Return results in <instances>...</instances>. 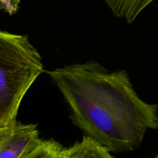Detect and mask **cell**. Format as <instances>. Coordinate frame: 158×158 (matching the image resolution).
Returning <instances> with one entry per match:
<instances>
[{
    "label": "cell",
    "mask_w": 158,
    "mask_h": 158,
    "mask_svg": "<svg viewBox=\"0 0 158 158\" xmlns=\"http://www.w3.org/2000/svg\"><path fill=\"white\" fill-rule=\"evenodd\" d=\"M154 158H158V154H157V155H156V157H154Z\"/></svg>",
    "instance_id": "8"
},
{
    "label": "cell",
    "mask_w": 158,
    "mask_h": 158,
    "mask_svg": "<svg viewBox=\"0 0 158 158\" xmlns=\"http://www.w3.org/2000/svg\"><path fill=\"white\" fill-rule=\"evenodd\" d=\"M61 158H116L106 148L84 135L81 140L63 148Z\"/></svg>",
    "instance_id": "4"
},
{
    "label": "cell",
    "mask_w": 158,
    "mask_h": 158,
    "mask_svg": "<svg viewBox=\"0 0 158 158\" xmlns=\"http://www.w3.org/2000/svg\"><path fill=\"white\" fill-rule=\"evenodd\" d=\"M70 112L73 123L111 153L131 152L149 130L158 129V104L143 101L125 70L95 61L48 71Z\"/></svg>",
    "instance_id": "1"
},
{
    "label": "cell",
    "mask_w": 158,
    "mask_h": 158,
    "mask_svg": "<svg viewBox=\"0 0 158 158\" xmlns=\"http://www.w3.org/2000/svg\"><path fill=\"white\" fill-rule=\"evenodd\" d=\"M44 72L43 58L27 35L0 29V134L15 123L25 95Z\"/></svg>",
    "instance_id": "2"
},
{
    "label": "cell",
    "mask_w": 158,
    "mask_h": 158,
    "mask_svg": "<svg viewBox=\"0 0 158 158\" xmlns=\"http://www.w3.org/2000/svg\"><path fill=\"white\" fill-rule=\"evenodd\" d=\"M40 140L36 124L16 120L12 127L0 134V158H24Z\"/></svg>",
    "instance_id": "3"
},
{
    "label": "cell",
    "mask_w": 158,
    "mask_h": 158,
    "mask_svg": "<svg viewBox=\"0 0 158 158\" xmlns=\"http://www.w3.org/2000/svg\"><path fill=\"white\" fill-rule=\"evenodd\" d=\"M63 147L53 139L42 140L24 158H61Z\"/></svg>",
    "instance_id": "6"
},
{
    "label": "cell",
    "mask_w": 158,
    "mask_h": 158,
    "mask_svg": "<svg viewBox=\"0 0 158 158\" xmlns=\"http://www.w3.org/2000/svg\"><path fill=\"white\" fill-rule=\"evenodd\" d=\"M20 0H0V10L13 15L19 9Z\"/></svg>",
    "instance_id": "7"
},
{
    "label": "cell",
    "mask_w": 158,
    "mask_h": 158,
    "mask_svg": "<svg viewBox=\"0 0 158 158\" xmlns=\"http://www.w3.org/2000/svg\"><path fill=\"white\" fill-rule=\"evenodd\" d=\"M117 18L131 24L155 0H103Z\"/></svg>",
    "instance_id": "5"
}]
</instances>
